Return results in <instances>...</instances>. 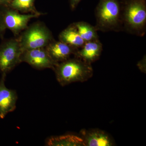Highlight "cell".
Segmentation results:
<instances>
[{
	"mask_svg": "<svg viewBox=\"0 0 146 146\" xmlns=\"http://www.w3.org/2000/svg\"><path fill=\"white\" fill-rule=\"evenodd\" d=\"M54 71L57 81L63 86L73 82L86 81L94 73L91 64L75 57L58 63Z\"/></svg>",
	"mask_w": 146,
	"mask_h": 146,
	"instance_id": "cell-1",
	"label": "cell"
},
{
	"mask_svg": "<svg viewBox=\"0 0 146 146\" xmlns=\"http://www.w3.org/2000/svg\"><path fill=\"white\" fill-rule=\"evenodd\" d=\"M123 30L138 36L146 33V0H123Z\"/></svg>",
	"mask_w": 146,
	"mask_h": 146,
	"instance_id": "cell-2",
	"label": "cell"
},
{
	"mask_svg": "<svg viewBox=\"0 0 146 146\" xmlns=\"http://www.w3.org/2000/svg\"><path fill=\"white\" fill-rule=\"evenodd\" d=\"M97 30L119 31L123 30L121 4L119 0H99L95 11Z\"/></svg>",
	"mask_w": 146,
	"mask_h": 146,
	"instance_id": "cell-3",
	"label": "cell"
},
{
	"mask_svg": "<svg viewBox=\"0 0 146 146\" xmlns=\"http://www.w3.org/2000/svg\"><path fill=\"white\" fill-rule=\"evenodd\" d=\"M18 39L23 52L45 48L54 40L50 31L40 22L27 27Z\"/></svg>",
	"mask_w": 146,
	"mask_h": 146,
	"instance_id": "cell-4",
	"label": "cell"
},
{
	"mask_svg": "<svg viewBox=\"0 0 146 146\" xmlns=\"http://www.w3.org/2000/svg\"><path fill=\"white\" fill-rule=\"evenodd\" d=\"M18 39H7L0 44V72L7 74L21 63L23 53Z\"/></svg>",
	"mask_w": 146,
	"mask_h": 146,
	"instance_id": "cell-5",
	"label": "cell"
},
{
	"mask_svg": "<svg viewBox=\"0 0 146 146\" xmlns=\"http://www.w3.org/2000/svg\"><path fill=\"white\" fill-rule=\"evenodd\" d=\"M3 7L1 10L6 28L11 31L15 35H18L25 30L27 27L28 24L31 19L40 16L39 14L33 13L21 14L18 11L10 7Z\"/></svg>",
	"mask_w": 146,
	"mask_h": 146,
	"instance_id": "cell-6",
	"label": "cell"
},
{
	"mask_svg": "<svg viewBox=\"0 0 146 146\" xmlns=\"http://www.w3.org/2000/svg\"><path fill=\"white\" fill-rule=\"evenodd\" d=\"M21 61L27 63L37 70H54L58 63L50 57L45 48H38L24 51L21 56Z\"/></svg>",
	"mask_w": 146,
	"mask_h": 146,
	"instance_id": "cell-7",
	"label": "cell"
},
{
	"mask_svg": "<svg viewBox=\"0 0 146 146\" xmlns=\"http://www.w3.org/2000/svg\"><path fill=\"white\" fill-rule=\"evenodd\" d=\"M6 74H2L0 80V118L4 119L9 112L16 109L18 100L15 90L8 89L5 85Z\"/></svg>",
	"mask_w": 146,
	"mask_h": 146,
	"instance_id": "cell-8",
	"label": "cell"
},
{
	"mask_svg": "<svg viewBox=\"0 0 146 146\" xmlns=\"http://www.w3.org/2000/svg\"><path fill=\"white\" fill-rule=\"evenodd\" d=\"M45 48L51 58L57 63L69 59L71 56L74 55L78 49L61 41L54 40Z\"/></svg>",
	"mask_w": 146,
	"mask_h": 146,
	"instance_id": "cell-9",
	"label": "cell"
},
{
	"mask_svg": "<svg viewBox=\"0 0 146 146\" xmlns=\"http://www.w3.org/2000/svg\"><path fill=\"white\" fill-rule=\"evenodd\" d=\"M80 48L74 55L75 57L91 64L99 59L103 50V46L98 39L85 42Z\"/></svg>",
	"mask_w": 146,
	"mask_h": 146,
	"instance_id": "cell-10",
	"label": "cell"
},
{
	"mask_svg": "<svg viewBox=\"0 0 146 146\" xmlns=\"http://www.w3.org/2000/svg\"><path fill=\"white\" fill-rule=\"evenodd\" d=\"M81 138L85 146H112L114 143L106 132L100 129H92L80 131Z\"/></svg>",
	"mask_w": 146,
	"mask_h": 146,
	"instance_id": "cell-11",
	"label": "cell"
},
{
	"mask_svg": "<svg viewBox=\"0 0 146 146\" xmlns=\"http://www.w3.org/2000/svg\"><path fill=\"white\" fill-rule=\"evenodd\" d=\"M58 38L59 41L78 49L81 48L85 43L73 23L63 30Z\"/></svg>",
	"mask_w": 146,
	"mask_h": 146,
	"instance_id": "cell-12",
	"label": "cell"
},
{
	"mask_svg": "<svg viewBox=\"0 0 146 146\" xmlns=\"http://www.w3.org/2000/svg\"><path fill=\"white\" fill-rule=\"evenodd\" d=\"M46 145L48 146H85L81 137L72 134L52 136L47 139Z\"/></svg>",
	"mask_w": 146,
	"mask_h": 146,
	"instance_id": "cell-13",
	"label": "cell"
},
{
	"mask_svg": "<svg viewBox=\"0 0 146 146\" xmlns=\"http://www.w3.org/2000/svg\"><path fill=\"white\" fill-rule=\"evenodd\" d=\"M79 34L85 42L99 39L96 29L86 22L80 21L73 23Z\"/></svg>",
	"mask_w": 146,
	"mask_h": 146,
	"instance_id": "cell-14",
	"label": "cell"
},
{
	"mask_svg": "<svg viewBox=\"0 0 146 146\" xmlns=\"http://www.w3.org/2000/svg\"><path fill=\"white\" fill-rule=\"evenodd\" d=\"M35 0H11L9 7L23 13H31L42 15L38 12L34 6Z\"/></svg>",
	"mask_w": 146,
	"mask_h": 146,
	"instance_id": "cell-15",
	"label": "cell"
},
{
	"mask_svg": "<svg viewBox=\"0 0 146 146\" xmlns=\"http://www.w3.org/2000/svg\"><path fill=\"white\" fill-rule=\"evenodd\" d=\"M6 29L4 22L2 12L0 9V37L3 36Z\"/></svg>",
	"mask_w": 146,
	"mask_h": 146,
	"instance_id": "cell-16",
	"label": "cell"
},
{
	"mask_svg": "<svg viewBox=\"0 0 146 146\" xmlns=\"http://www.w3.org/2000/svg\"><path fill=\"white\" fill-rule=\"evenodd\" d=\"M146 56H144L143 58L140 61L138 62L137 66L139 70L143 73H146Z\"/></svg>",
	"mask_w": 146,
	"mask_h": 146,
	"instance_id": "cell-17",
	"label": "cell"
},
{
	"mask_svg": "<svg viewBox=\"0 0 146 146\" xmlns=\"http://www.w3.org/2000/svg\"><path fill=\"white\" fill-rule=\"evenodd\" d=\"M82 0H70V5L72 10H74Z\"/></svg>",
	"mask_w": 146,
	"mask_h": 146,
	"instance_id": "cell-18",
	"label": "cell"
},
{
	"mask_svg": "<svg viewBox=\"0 0 146 146\" xmlns=\"http://www.w3.org/2000/svg\"><path fill=\"white\" fill-rule=\"evenodd\" d=\"M11 0H0V6L2 7H9Z\"/></svg>",
	"mask_w": 146,
	"mask_h": 146,
	"instance_id": "cell-19",
	"label": "cell"
}]
</instances>
